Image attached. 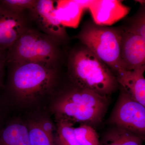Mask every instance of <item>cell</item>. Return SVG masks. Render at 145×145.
<instances>
[{"label": "cell", "instance_id": "obj_21", "mask_svg": "<svg viewBox=\"0 0 145 145\" xmlns=\"http://www.w3.org/2000/svg\"><path fill=\"white\" fill-rule=\"evenodd\" d=\"M3 111L2 109L1 106V105L0 104V129L3 127L2 126L1 123L3 119Z\"/></svg>", "mask_w": 145, "mask_h": 145}, {"label": "cell", "instance_id": "obj_16", "mask_svg": "<svg viewBox=\"0 0 145 145\" xmlns=\"http://www.w3.org/2000/svg\"><path fill=\"white\" fill-rule=\"evenodd\" d=\"M76 139L81 145H101L99 136L94 128L80 125L74 128Z\"/></svg>", "mask_w": 145, "mask_h": 145}, {"label": "cell", "instance_id": "obj_14", "mask_svg": "<svg viewBox=\"0 0 145 145\" xmlns=\"http://www.w3.org/2000/svg\"><path fill=\"white\" fill-rule=\"evenodd\" d=\"M57 145H81L75 136L74 124L63 119L56 120Z\"/></svg>", "mask_w": 145, "mask_h": 145}, {"label": "cell", "instance_id": "obj_7", "mask_svg": "<svg viewBox=\"0 0 145 145\" xmlns=\"http://www.w3.org/2000/svg\"><path fill=\"white\" fill-rule=\"evenodd\" d=\"M29 11L33 20L44 33L60 44L67 40L68 36L66 29L59 18L54 1L37 0L36 4Z\"/></svg>", "mask_w": 145, "mask_h": 145}, {"label": "cell", "instance_id": "obj_12", "mask_svg": "<svg viewBox=\"0 0 145 145\" xmlns=\"http://www.w3.org/2000/svg\"><path fill=\"white\" fill-rule=\"evenodd\" d=\"M0 145H31L26 124L17 121L3 127Z\"/></svg>", "mask_w": 145, "mask_h": 145}, {"label": "cell", "instance_id": "obj_10", "mask_svg": "<svg viewBox=\"0 0 145 145\" xmlns=\"http://www.w3.org/2000/svg\"><path fill=\"white\" fill-rule=\"evenodd\" d=\"M88 9L93 22L98 25L108 26L124 18L129 12V7L121 1L94 0Z\"/></svg>", "mask_w": 145, "mask_h": 145}, {"label": "cell", "instance_id": "obj_18", "mask_svg": "<svg viewBox=\"0 0 145 145\" xmlns=\"http://www.w3.org/2000/svg\"><path fill=\"white\" fill-rule=\"evenodd\" d=\"M141 5L137 13L129 19L127 26L125 27L145 39V5Z\"/></svg>", "mask_w": 145, "mask_h": 145}, {"label": "cell", "instance_id": "obj_1", "mask_svg": "<svg viewBox=\"0 0 145 145\" xmlns=\"http://www.w3.org/2000/svg\"><path fill=\"white\" fill-rule=\"evenodd\" d=\"M108 104V97L72 85L56 95L51 110L56 120L63 119L94 128L103 121Z\"/></svg>", "mask_w": 145, "mask_h": 145}, {"label": "cell", "instance_id": "obj_19", "mask_svg": "<svg viewBox=\"0 0 145 145\" xmlns=\"http://www.w3.org/2000/svg\"><path fill=\"white\" fill-rule=\"evenodd\" d=\"M36 120L44 132L50 136L55 137L56 135L54 134V132H56V127L48 118L43 117Z\"/></svg>", "mask_w": 145, "mask_h": 145}, {"label": "cell", "instance_id": "obj_3", "mask_svg": "<svg viewBox=\"0 0 145 145\" xmlns=\"http://www.w3.org/2000/svg\"><path fill=\"white\" fill-rule=\"evenodd\" d=\"M9 63L8 88L20 103H33L52 92L58 80L57 68L36 63Z\"/></svg>", "mask_w": 145, "mask_h": 145}, {"label": "cell", "instance_id": "obj_4", "mask_svg": "<svg viewBox=\"0 0 145 145\" xmlns=\"http://www.w3.org/2000/svg\"><path fill=\"white\" fill-rule=\"evenodd\" d=\"M60 44L50 36L28 27L7 50V62L36 63L57 68L62 58Z\"/></svg>", "mask_w": 145, "mask_h": 145}, {"label": "cell", "instance_id": "obj_20", "mask_svg": "<svg viewBox=\"0 0 145 145\" xmlns=\"http://www.w3.org/2000/svg\"><path fill=\"white\" fill-rule=\"evenodd\" d=\"M0 50V87L3 86V75L4 67L5 63L7 62V51Z\"/></svg>", "mask_w": 145, "mask_h": 145}, {"label": "cell", "instance_id": "obj_2", "mask_svg": "<svg viewBox=\"0 0 145 145\" xmlns=\"http://www.w3.org/2000/svg\"><path fill=\"white\" fill-rule=\"evenodd\" d=\"M68 71L73 86L108 97L119 85L110 68L84 46L71 50Z\"/></svg>", "mask_w": 145, "mask_h": 145}, {"label": "cell", "instance_id": "obj_8", "mask_svg": "<svg viewBox=\"0 0 145 145\" xmlns=\"http://www.w3.org/2000/svg\"><path fill=\"white\" fill-rule=\"evenodd\" d=\"M121 58L125 70L145 66V39L125 27L121 28Z\"/></svg>", "mask_w": 145, "mask_h": 145}, {"label": "cell", "instance_id": "obj_11", "mask_svg": "<svg viewBox=\"0 0 145 145\" xmlns=\"http://www.w3.org/2000/svg\"><path fill=\"white\" fill-rule=\"evenodd\" d=\"M145 66L122 70L115 75L117 82L133 100L145 106Z\"/></svg>", "mask_w": 145, "mask_h": 145}, {"label": "cell", "instance_id": "obj_9", "mask_svg": "<svg viewBox=\"0 0 145 145\" xmlns=\"http://www.w3.org/2000/svg\"><path fill=\"white\" fill-rule=\"evenodd\" d=\"M28 27L24 14L12 13L0 6V50H8Z\"/></svg>", "mask_w": 145, "mask_h": 145}, {"label": "cell", "instance_id": "obj_17", "mask_svg": "<svg viewBox=\"0 0 145 145\" xmlns=\"http://www.w3.org/2000/svg\"><path fill=\"white\" fill-rule=\"evenodd\" d=\"M37 0H1L0 6L6 10L18 14L30 10L36 4Z\"/></svg>", "mask_w": 145, "mask_h": 145}, {"label": "cell", "instance_id": "obj_15", "mask_svg": "<svg viewBox=\"0 0 145 145\" xmlns=\"http://www.w3.org/2000/svg\"><path fill=\"white\" fill-rule=\"evenodd\" d=\"M26 125L31 145H57L55 137L44 132L37 120H29Z\"/></svg>", "mask_w": 145, "mask_h": 145}, {"label": "cell", "instance_id": "obj_6", "mask_svg": "<svg viewBox=\"0 0 145 145\" xmlns=\"http://www.w3.org/2000/svg\"><path fill=\"white\" fill-rule=\"evenodd\" d=\"M108 123L145 139V106L133 100L121 88Z\"/></svg>", "mask_w": 145, "mask_h": 145}, {"label": "cell", "instance_id": "obj_13", "mask_svg": "<svg viewBox=\"0 0 145 145\" xmlns=\"http://www.w3.org/2000/svg\"><path fill=\"white\" fill-rule=\"evenodd\" d=\"M145 139L121 128L112 126L105 133L101 145H143Z\"/></svg>", "mask_w": 145, "mask_h": 145}, {"label": "cell", "instance_id": "obj_5", "mask_svg": "<svg viewBox=\"0 0 145 145\" xmlns=\"http://www.w3.org/2000/svg\"><path fill=\"white\" fill-rule=\"evenodd\" d=\"M76 37L105 63L115 75L124 70L121 55V28L101 26L88 22Z\"/></svg>", "mask_w": 145, "mask_h": 145}]
</instances>
